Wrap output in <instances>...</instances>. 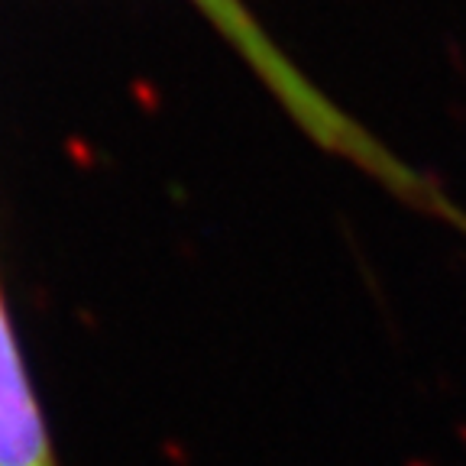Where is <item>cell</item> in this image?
<instances>
[{
  "mask_svg": "<svg viewBox=\"0 0 466 466\" xmlns=\"http://www.w3.org/2000/svg\"><path fill=\"white\" fill-rule=\"evenodd\" d=\"M201 14L224 33L233 43V49L247 59V65L263 84L286 107L288 117L298 123L305 133L315 140L321 150L334 152L337 159H346L350 166L376 179L383 189H389L395 198L408 201L414 211H424L431 218L444 220L453 230L466 233V211L457 208L434 181L424 179L418 169L402 162L392 150H385L376 136L350 117L340 104H334L305 72L292 65L282 49L266 36L253 14L243 7L240 0H195Z\"/></svg>",
  "mask_w": 466,
  "mask_h": 466,
  "instance_id": "1",
  "label": "cell"
},
{
  "mask_svg": "<svg viewBox=\"0 0 466 466\" xmlns=\"http://www.w3.org/2000/svg\"><path fill=\"white\" fill-rule=\"evenodd\" d=\"M0 466H55L36 399L0 301Z\"/></svg>",
  "mask_w": 466,
  "mask_h": 466,
  "instance_id": "2",
  "label": "cell"
}]
</instances>
